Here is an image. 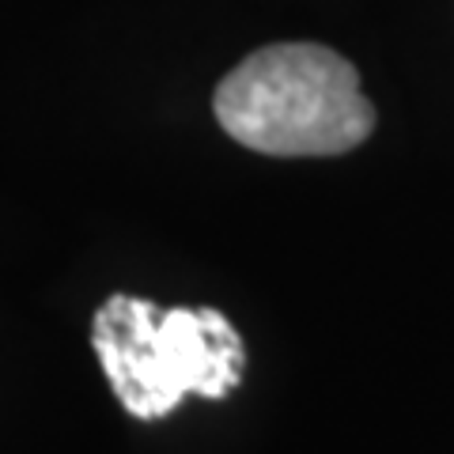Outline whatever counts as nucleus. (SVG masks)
<instances>
[{
  "label": "nucleus",
  "instance_id": "nucleus-2",
  "mask_svg": "<svg viewBox=\"0 0 454 454\" xmlns=\"http://www.w3.org/2000/svg\"><path fill=\"white\" fill-rule=\"evenodd\" d=\"M91 345L110 390L137 420H160L182 397H220L243 382L247 348L216 307H160L118 292L95 310Z\"/></svg>",
  "mask_w": 454,
  "mask_h": 454
},
{
  "label": "nucleus",
  "instance_id": "nucleus-1",
  "mask_svg": "<svg viewBox=\"0 0 454 454\" xmlns=\"http://www.w3.org/2000/svg\"><path fill=\"white\" fill-rule=\"evenodd\" d=\"M220 129L262 155H340L375 129L356 65L318 42H273L243 57L212 95Z\"/></svg>",
  "mask_w": 454,
  "mask_h": 454
}]
</instances>
